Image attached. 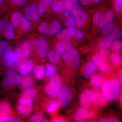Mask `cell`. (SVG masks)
<instances>
[{"mask_svg": "<svg viewBox=\"0 0 122 122\" xmlns=\"http://www.w3.org/2000/svg\"><path fill=\"white\" fill-rule=\"evenodd\" d=\"M122 86L119 81L115 79L107 80L102 85V92L105 99L113 102L117 98L121 91Z\"/></svg>", "mask_w": 122, "mask_h": 122, "instance_id": "6da1fadb", "label": "cell"}, {"mask_svg": "<svg viewBox=\"0 0 122 122\" xmlns=\"http://www.w3.org/2000/svg\"><path fill=\"white\" fill-rule=\"evenodd\" d=\"M102 34L105 39L110 42L118 40L122 36L121 31L112 24H109L103 28Z\"/></svg>", "mask_w": 122, "mask_h": 122, "instance_id": "7a4b0ae2", "label": "cell"}, {"mask_svg": "<svg viewBox=\"0 0 122 122\" xmlns=\"http://www.w3.org/2000/svg\"><path fill=\"white\" fill-rule=\"evenodd\" d=\"M63 59L66 63L74 69L77 68L80 64V59L77 51L72 48L67 52L64 53Z\"/></svg>", "mask_w": 122, "mask_h": 122, "instance_id": "3957f363", "label": "cell"}, {"mask_svg": "<svg viewBox=\"0 0 122 122\" xmlns=\"http://www.w3.org/2000/svg\"><path fill=\"white\" fill-rule=\"evenodd\" d=\"M96 94L89 89H85L82 92L79 97L81 106L85 108H89L96 102Z\"/></svg>", "mask_w": 122, "mask_h": 122, "instance_id": "277c9868", "label": "cell"}, {"mask_svg": "<svg viewBox=\"0 0 122 122\" xmlns=\"http://www.w3.org/2000/svg\"><path fill=\"white\" fill-rule=\"evenodd\" d=\"M50 78L45 88V92L47 95L52 96L61 88L62 79L58 75H55Z\"/></svg>", "mask_w": 122, "mask_h": 122, "instance_id": "5b68a950", "label": "cell"}, {"mask_svg": "<svg viewBox=\"0 0 122 122\" xmlns=\"http://www.w3.org/2000/svg\"><path fill=\"white\" fill-rule=\"evenodd\" d=\"M61 29V24L57 21H54L51 24L46 22L41 23L39 27V32L42 34L55 35Z\"/></svg>", "mask_w": 122, "mask_h": 122, "instance_id": "8992f818", "label": "cell"}, {"mask_svg": "<svg viewBox=\"0 0 122 122\" xmlns=\"http://www.w3.org/2000/svg\"><path fill=\"white\" fill-rule=\"evenodd\" d=\"M32 45L39 56L44 58L46 56L49 50V46L48 41L45 38L41 37L34 39Z\"/></svg>", "mask_w": 122, "mask_h": 122, "instance_id": "52a82bcc", "label": "cell"}, {"mask_svg": "<svg viewBox=\"0 0 122 122\" xmlns=\"http://www.w3.org/2000/svg\"><path fill=\"white\" fill-rule=\"evenodd\" d=\"M22 81V78L20 75L15 71H11L5 75L3 84L5 87H10L20 85Z\"/></svg>", "mask_w": 122, "mask_h": 122, "instance_id": "ba28073f", "label": "cell"}, {"mask_svg": "<svg viewBox=\"0 0 122 122\" xmlns=\"http://www.w3.org/2000/svg\"><path fill=\"white\" fill-rule=\"evenodd\" d=\"M2 61L4 65L9 69H14L18 63L17 56L9 49L2 56Z\"/></svg>", "mask_w": 122, "mask_h": 122, "instance_id": "9c48e42d", "label": "cell"}, {"mask_svg": "<svg viewBox=\"0 0 122 122\" xmlns=\"http://www.w3.org/2000/svg\"><path fill=\"white\" fill-rule=\"evenodd\" d=\"M72 98V91L70 88L62 89L58 95V102L59 106L65 108L68 106Z\"/></svg>", "mask_w": 122, "mask_h": 122, "instance_id": "30bf717a", "label": "cell"}, {"mask_svg": "<svg viewBox=\"0 0 122 122\" xmlns=\"http://www.w3.org/2000/svg\"><path fill=\"white\" fill-rule=\"evenodd\" d=\"M37 95V91L34 88L26 89L20 96L19 102L21 104H32Z\"/></svg>", "mask_w": 122, "mask_h": 122, "instance_id": "8fae6325", "label": "cell"}, {"mask_svg": "<svg viewBox=\"0 0 122 122\" xmlns=\"http://www.w3.org/2000/svg\"><path fill=\"white\" fill-rule=\"evenodd\" d=\"M94 115L93 112L88 108L81 107L76 112L74 118L77 122H83L91 118Z\"/></svg>", "mask_w": 122, "mask_h": 122, "instance_id": "7c38bea8", "label": "cell"}, {"mask_svg": "<svg viewBox=\"0 0 122 122\" xmlns=\"http://www.w3.org/2000/svg\"><path fill=\"white\" fill-rule=\"evenodd\" d=\"M30 48L31 44L30 42L28 41L24 42L17 48L16 54L21 59L26 58L30 55Z\"/></svg>", "mask_w": 122, "mask_h": 122, "instance_id": "4fadbf2b", "label": "cell"}, {"mask_svg": "<svg viewBox=\"0 0 122 122\" xmlns=\"http://www.w3.org/2000/svg\"><path fill=\"white\" fill-rule=\"evenodd\" d=\"M25 13L26 18L29 20L36 22L39 21L38 8L35 3H33L30 6L26 8L25 10Z\"/></svg>", "mask_w": 122, "mask_h": 122, "instance_id": "5bb4252c", "label": "cell"}, {"mask_svg": "<svg viewBox=\"0 0 122 122\" xmlns=\"http://www.w3.org/2000/svg\"><path fill=\"white\" fill-rule=\"evenodd\" d=\"M73 14L76 20L77 25L79 28H81L85 21L88 18V16L81 7H78L73 10Z\"/></svg>", "mask_w": 122, "mask_h": 122, "instance_id": "9a60e30c", "label": "cell"}, {"mask_svg": "<svg viewBox=\"0 0 122 122\" xmlns=\"http://www.w3.org/2000/svg\"><path fill=\"white\" fill-rule=\"evenodd\" d=\"M93 62L98 67L99 69L103 72H107L110 70V68L106 62L99 56L95 55L92 58Z\"/></svg>", "mask_w": 122, "mask_h": 122, "instance_id": "2e32d148", "label": "cell"}, {"mask_svg": "<svg viewBox=\"0 0 122 122\" xmlns=\"http://www.w3.org/2000/svg\"><path fill=\"white\" fill-rule=\"evenodd\" d=\"M33 63L30 60H26L24 61L18 68V71L22 75H27L32 70Z\"/></svg>", "mask_w": 122, "mask_h": 122, "instance_id": "e0dca14e", "label": "cell"}, {"mask_svg": "<svg viewBox=\"0 0 122 122\" xmlns=\"http://www.w3.org/2000/svg\"><path fill=\"white\" fill-rule=\"evenodd\" d=\"M97 70V66L94 62H88L85 66L83 75L85 78H90Z\"/></svg>", "mask_w": 122, "mask_h": 122, "instance_id": "ac0fdd59", "label": "cell"}, {"mask_svg": "<svg viewBox=\"0 0 122 122\" xmlns=\"http://www.w3.org/2000/svg\"><path fill=\"white\" fill-rule=\"evenodd\" d=\"M17 110L20 114L26 116L29 115L32 111L33 107L32 104H19Z\"/></svg>", "mask_w": 122, "mask_h": 122, "instance_id": "d6986e66", "label": "cell"}, {"mask_svg": "<svg viewBox=\"0 0 122 122\" xmlns=\"http://www.w3.org/2000/svg\"><path fill=\"white\" fill-rule=\"evenodd\" d=\"M114 17V14L112 11H109L106 15H103L101 22L99 23V27L100 28H102L110 24L113 20Z\"/></svg>", "mask_w": 122, "mask_h": 122, "instance_id": "ffe728a7", "label": "cell"}, {"mask_svg": "<svg viewBox=\"0 0 122 122\" xmlns=\"http://www.w3.org/2000/svg\"><path fill=\"white\" fill-rule=\"evenodd\" d=\"M70 36L78 40H82L85 38V35L83 33L77 29L72 28H68L66 30Z\"/></svg>", "mask_w": 122, "mask_h": 122, "instance_id": "44dd1931", "label": "cell"}, {"mask_svg": "<svg viewBox=\"0 0 122 122\" xmlns=\"http://www.w3.org/2000/svg\"><path fill=\"white\" fill-rule=\"evenodd\" d=\"M64 53L57 50L52 51L49 53L48 57L51 62L55 63L57 62L61 59Z\"/></svg>", "mask_w": 122, "mask_h": 122, "instance_id": "7402d4cb", "label": "cell"}, {"mask_svg": "<svg viewBox=\"0 0 122 122\" xmlns=\"http://www.w3.org/2000/svg\"><path fill=\"white\" fill-rule=\"evenodd\" d=\"M22 15L19 11L14 13L11 16V22L13 26L16 28H20L22 19Z\"/></svg>", "mask_w": 122, "mask_h": 122, "instance_id": "603a6c76", "label": "cell"}, {"mask_svg": "<svg viewBox=\"0 0 122 122\" xmlns=\"http://www.w3.org/2000/svg\"><path fill=\"white\" fill-rule=\"evenodd\" d=\"M34 76L37 79L41 80L45 77L46 72L45 67L43 66H38L34 68L33 71Z\"/></svg>", "mask_w": 122, "mask_h": 122, "instance_id": "cb8c5ba5", "label": "cell"}, {"mask_svg": "<svg viewBox=\"0 0 122 122\" xmlns=\"http://www.w3.org/2000/svg\"><path fill=\"white\" fill-rule=\"evenodd\" d=\"M3 32L5 37L7 39L12 40L14 38V30L13 25L12 24L8 23Z\"/></svg>", "mask_w": 122, "mask_h": 122, "instance_id": "d4e9b609", "label": "cell"}, {"mask_svg": "<svg viewBox=\"0 0 122 122\" xmlns=\"http://www.w3.org/2000/svg\"><path fill=\"white\" fill-rule=\"evenodd\" d=\"M56 37L57 40L59 41L71 42L70 36L66 30H60L57 33Z\"/></svg>", "mask_w": 122, "mask_h": 122, "instance_id": "484cf974", "label": "cell"}, {"mask_svg": "<svg viewBox=\"0 0 122 122\" xmlns=\"http://www.w3.org/2000/svg\"><path fill=\"white\" fill-rule=\"evenodd\" d=\"M104 83V78L100 74H97L94 75L91 79V83L92 85L96 87H99L103 85Z\"/></svg>", "mask_w": 122, "mask_h": 122, "instance_id": "4316f807", "label": "cell"}, {"mask_svg": "<svg viewBox=\"0 0 122 122\" xmlns=\"http://www.w3.org/2000/svg\"><path fill=\"white\" fill-rule=\"evenodd\" d=\"M72 48L71 42L61 41L57 45V49L63 53L67 52Z\"/></svg>", "mask_w": 122, "mask_h": 122, "instance_id": "83f0119b", "label": "cell"}, {"mask_svg": "<svg viewBox=\"0 0 122 122\" xmlns=\"http://www.w3.org/2000/svg\"><path fill=\"white\" fill-rule=\"evenodd\" d=\"M22 81V87L24 89L30 88L34 82V79L32 76L26 75L23 78Z\"/></svg>", "mask_w": 122, "mask_h": 122, "instance_id": "f1b7e54d", "label": "cell"}, {"mask_svg": "<svg viewBox=\"0 0 122 122\" xmlns=\"http://www.w3.org/2000/svg\"><path fill=\"white\" fill-rule=\"evenodd\" d=\"M79 0H65V5L69 11H73L78 8Z\"/></svg>", "mask_w": 122, "mask_h": 122, "instance_id": "f546056e", "label": "cell"}, {"mask_svg": "<svg viewBox=\"0 0 122 122\" xmlns=\"http://www.w3.org/2000/svg\"><path fill=\"white\" fill-rule=\"evenodd\" d=\"M11 110L10 106L6 102L1 103L0 104V116H5L8 114Z\"/></svg>", "mask_w": 122, "mask_h": 122, "instance_id": "4dcf8cb0", "label": "cell"}, {"mask_svg": "<svg viewBox=\"0 0 122 122\" xmlns=\"http://www.w3.org/2000/svg\"><path fill=\"white\" fill-rule=\"evenodd\" d=\"M65 5V4L62 1L55 0L52 2L53 10L55 12H59L63 10Z\"/></svg>", "mask_w": 122, "mask_h": 122, "instance_id": "1f68e13d", "label": "cell"}, {"mask_svg": "<svg viewBox=\"0 0 122 122\" xmlns=\"http://www.w3.org/2000/svg\"><path fill=\"white\" fill-rule=\"evenodd\" d=\"M56 71V68L52 64H48L46 65V75L47 78H51L55 75Z\"/></svg>", "mask_w": 122, "mask_h": 122, "instance_id": "d6a6232c", "label": "cell"}, {"mask_svg": "<svg viewBox=\"0 0 122 122\" xmlns=\"http://www.w3.org/2000/svg\"><path fill=\"white\" fill-rule=\"evenodd\" d=\"M110 59L112 62L116 65H120L122 63V58L118 52L111 55Z\"/></svg>", "mask_w": 122, "mask_h": 122, "instance_id": "836d02e7", "label": "cell"}, {"mask_svg": "<svg viewBox=\"0 0 122 122\" xmlns=\"http://www.w3.org/2000/svg\"><path fill=\"white\" fill-rule=\"evenodd\" d=\"M59 108L58 103L55 101L50 103L46 107V111L48 113H52L56 111Z\"/></svg>", "mask_w": 122, "mask_h": 122, "instance_id": "e575fe53", "label": "cell"}, {"mask_svg": "<svg viewBox=\"0 0 122 122\" xmlns=\"http://www.w3.org/2000/svg\"><path fill=\"white\" fill-rule=\"evenodd\" d=\"M9 49L8 42L3 40H0V56H3Z\"/></svg>", "mask_w": 122, "mask_h": 122, "instance_id": "d590c367", "label": "cell"}, {"mask_svg": "<svg viewBox=\"0 0 122 122\" xmlns=\"http://www.w3.org/2000/svg\"><path fill=\"white\" fill-rule=\"evenodd\" d=\"M22 120L19 118L9 116H3L0 117V122H21Z\"/></svg>", "mask_w": 122, "mask_h": 122, "instance_id": "8d00e7d4", "label": "cell"}, {"mask_svg": "<svg viewBox=\"0 0 122 122\" xmlns=\"http://www.w3.org/2000/svg\"><path fill=\"white\" fill-rule=\"evenodd\" d=\"M20 27L23 30L26 31L29 30L31 29V24L25 17H22Z\"/></svg>", "mask_w": 122, "mask_h": 122, "instance_id": "74e56055", "label": "cell"}, {"mask_svg": "<svg viewBox=\"0 0 122 122\" xmlns=\"http://www.w3.org/2000/svg\"><path fill=\"white\" fill-rule=\"evenodd\" d=\"M103 16L102 13L100 11L97 12L94 16L93 18V22L95 25H98L101 22Z\"/></svg>", "mask_w": 122, "mask_h": 122, "instance_id": "f35d334b", "label": "cell"}, {"mask_svg": "<svg viewBox=\"0 0 122 122\" xmlns=\"http://www.w3.org/2000/svg\"><path fill=\"white\" fill-rule=\"evenodd\" d=\"M44 120L43 115L39 113L35 114L31 116L30 120V122H44Z\"/></svg>", "mask_w": 122, "mask_h": 122, "instance_id": "ab89813d", "label": "cell"}, {"mask_svg": "<svg viewBox=\"0 0 122 122\" xmlns=\"http://www.w3.org/2000/svg\"><path fill=\"white\" fill-rule=\"evenodd\" d=\"M76 21L75 18L73 15H72L68 18V20L66 22V25L68 28H72L76 25Z\"/></svg>", "mask_w": 122, "mask_h": 122, "instance_id": "60d3db41", "label": "cell"}, {"mask_svg": "<svg viewBox=\"0 0 122 122\" xmlns=\"http://www.w3.org/2000/svg\"><path fill=\"white\" fill-rule=\"evenodd\" d=\"M38 13L40 15H44L47 11L46 5L44 4V2L41 1L39 4L38 8Z\"/></svg>", "mask_w": 122, "mask_h": 122, "instance_id": "b9f144b4", "label": "cell"}, {"mask_svg": "<svg viewBox=\"0 0 122 122\" xmlns=\"http://www.w3.org/2000/svg\"><path fill=\"white\" fill-rule=\"evenodd\" d=\"M122 48V42L120 41L116 40L114 42L112 45L113 50L116 52H118L121 50Z\"/></svg>", "mask_w": 122, "mask_h": 122, "instance_id": "7bdbcfd3", "label": "cell"}, {"mask_svg": "<svg viewBox=\"0 0 122 122\" xmlns=\"http://www.w3.org/2000/svg\"><path fill=\"white\" fill-rule=\"evenodd\" d=\"M111 42L108 41L106 40H103L101 41L99 43V46L102 49H108L111 46Z\"/></svg>", "mask_w": 122, "mask_h": 122, "instance_id": "ee69618b", "label": "cell"}, {"mask_svg": "<svg viewBox=\"0 0 122 122\" xmlns=\"http://www.w3.org/2000/svg\"><path fill=\"white\" fill-rule=\"evenodd\" d=\"M96 100H97L98 105L101 106L105 105L106 99L104 98V96L103 97L101 94L99 93L96 94Z\"/></svg>", "mask_w": 122, "mask_h": 122, "instance_id": "f6af8a7d", "label": "cell"}, {"mask_svg": "<svg viewBox=\"0 0 122 122\" xmlns=\"http://www.w3.org/2000/svg\"><path fill=\"white\" fill-rule=\"evenodd\" d=\"M119 120L115 117H110L109 118H102L98 120L99 122H118Z\"/></svg>", "mask_w": 122, "mask_h": 122, "instance_id": "bcb514c9", "label": "cell"}, {"mask_svg": "<svg viewBox=\"0 0 122 122\" xmlns=\"http://www.w3.org/2000/svg\"><path fill=\"white\" fill-rule=\"evenodd\" d=\"M115 8L116 11L118 12H122V0H116L115 4Z\"/></svg>", "mask_w": 122, "mask_h": 122, "instance_id": "7dc6e473", "label": "cell"}, {"mask_svg": "<svg viewBox=\"0 0 122 122\" xmlns=\"http://www.w3.org/2000/svg\"><path fill=\"white\" fill-rule=\"evenodd\" d=\"M97 53L102 56L106 57L108 56L109 51L108 49H102L100 48L98 51Z\"/></svg>", "mask_w": 122, "mask_h": 122, "instance_id": "c3c4849f", "label": "cell"}, {"mask_svg": "<svg viewBox=\"0 0 122 122\" xmlns=\"http://www.w3.org/2000/svg\"><path fill=\"white\" fill-rule=\"evenodd\" d=\"M7 21L4 20H0V31H3L7 26Z\"/></svg>", "mask_w": 122, "mask_h": 122, "instance_id": "681fc988", "label": "cell"}, {"mask_svg": "<svg viewBox=\"0 0 122 122\" xmlns=\"http://www.w3.org/2000/svg\"><path fill=\"white\" fill-rule=\"evenodd\" d=\"M12 3L15 5H22L24 4L27 0H11Z\"/></svg>", "mask_w": 122, "mask_h": 122, "instance_id": "f907efd6", "label": "cell"}, {"mask_svg": "<svg viewBox=\"0 0 122 122\" xmlns=\"http://www.w3.org/2000/svg\"><path fill=\"white\" fill-rule=\"evenodd\" d=\"M63 15L67 18H69L72 15V13L70 11H69V10H66V11H64L63 12Z\"/></svg>", "mask_w": 122, "mask_h": 122, "instance_id": "816d5d0a", "label": "cell"}, {"mask_svg": "<svg viewBox=\"0 0 122 122\" xmlns=\"http://www.w3.org/2000/svg\"><path fill=\"white\" fill-rule=\"evenodd\" d=\"M54 0H41V1L44 2L46 5L51 4L53 1Z\"/></svg>", "mask_w": 122, "mask_h": 122, "instance_id": "f5cc1de1", "label": "cell"}, {"mask_svg": "<svg viewBox=\"0 0 122 122\" xmlns=\"http://www.w3.org/2000/svg\"><path fill=\"white\" fill-rule=\"evenodd\" d=\"M81 1L83 5H86L90 3L91 0H81Z\"/></svg>", "mask_w": 122, "mask_h": 122, "instance_id": "db71d44e", "label": "cell"}, {"mask_svg": "<svg viewBox=\"0 0 122 122\" xmlns=\"http://www.w3.org/2000/svg\"><path fill=\"white\" fill-rule=\"evenodd\" d=\"M53 122H63V120L59 118H55L53 120Z\"/></svg>", "mask_w": 122, "mask_h": 122, "instance_id": "11a10c76", "label": "cell"}, {"mask_svg": "<svg viewBox=\"0 0 122 122\" xmlns=\"http://www.w3.org/2000/svg\"><path fill=\"white\" fill-rule=\"evenodd\" d=\"M101 0H91V1H92L93 3L95 4H98L99 2H100Z\"/></svg>", "mask_w": 122, "mask_h": 122, "instance_id": "9f6ffc18", "label": "cell"}, {"mask_svg": "<svg viewBox=\"0 0 122 122\" xmlns=\"http://www.w3.org/2000/svg\"><path fill=\"white\" fill-rule=\"evenodd\" d=\"M4 0H0V5L2 4L4 2Z\"/></svg>", "mask_w": 122, "mask_h": 122, "instance_id": "6f0895ef", "label": "cell"}]
</instances>
